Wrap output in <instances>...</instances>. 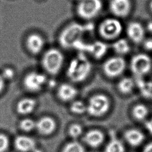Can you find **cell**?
Listing matches in <instances>:
<instances>
[{"mask_svg":"<svg viewBox=\"0 0 152 152\" xmlns=\"http://www.w3.org/2000/svg\"><path fill=\"white\" fill-rule=\"evenodd\" d=\"M147 30H148L149 31L152 32V21H150V22L147 24Z\"/></svg>","mask_w":152,"mask_h":152,"instance_id":"cell-35","label":"cell"},{"mask_svg":"<svg viewBox=\"0 0 152 152\" xmlns=\"http://www.w3.org/2000/svg\"><path fill=\"white\" fill-rule=\"evenodd\" d=\"M142 152H152V142L148 143L144 147Z\"/></svg>","mask_w":152,"mask_h":152,"instance_id":"cell-33","label":"cell"},{"mask_svg":"<svg viewBox=\"0 0 152 152\" xmlns=\"http://www.w3.org/2000/svg\"><path fill=\"white\" fill-rule=\"evenodd\" d=\"M56 128V121L50 116H42L36 121V130L42 135H51L55 132Z\"/></svg>","mask_w":152,"mask_h":152,"instance_id":"cell-11","label":"cell"},{"mask_svg":"<svg viewBox=\"0 0 152 152\" xmlns=\"http://www.w3.org/2000/svg\"><path fill=\"white\" fill-rule=\"evenodd\" d=\"M45 45L44 38L39 34L33 33L26 38V45L28 50L32 54L39 53L43 49Z\"/></svg>","mask_w":152,"mask_h":152,"instance_id":"cell-12","label":"cell"},{"mask_svg":"<svg viewBox=\"0 0 152 152\" xmlns=\"http://www.w3.org/2000/svg\"><path fill=\"white\" fill-rule=\"evenodd\" d=\"M107 50L106 44L101 42H96L92 44L87 45L86 51L91 53L96 58H100L103 56Z\"/></svg>","mask_w":152,"mask_h":152,"instance_id":"cell-19","label":"cell"},{"mask_svg":"<svg viewBox=\"0 0 152 152\" xmlns=\"http://www.w3.org/2000/svg\"><path fill=\"white\" fill-rule=\"evenodd\" d=\"M48 82L45 74L37 71H30L24 76L23 84L24 88L33 93L40 91Z\"/></svg>","mask_w":152,"mask_h":152,"instance_id":"cell-9","label":"cell"},{"mask_svg":"<svg viewBox=\"0 0 152 152\" xmlns=\"http://www.w3.org/2000/svg\"><path fill=\"white\" fill-rule=\"evenodd\" d=\"M37 102L31 97H24L20 99L17 103L16 110L21 115H28L31 113L36 107Z\"/></svg>","mask_w":152,"mask_h":152,"instance_id":"cell-17","label":"cell"},{"mask_svg":"<svg viewBox=\"0 0 152 152\" xmlns=\"http://www.w3.org/2000/svg\"><path fill=\"white\" fill-rule=\"evenodd\" d=\"M131 2L129 0H110L109 9L110 12L118 17H124L130 12Z\"/></svg>","mask_w":152,"mask_h":152,"instance_id":"cell-13","label":"cell"},{"mask_svg":"<svg viewBox=\"0 0 152 152\" xmlns=\"http://www.w3.org/2000/svg\"><path fill=\"white\" fill-rule=\"evenodd\" d=\"M125 141L131 146H138L144 140V134L138 129L130 128L126 130L124 134Z\"/></svg>","mask_w":152,"mask_h":152,"instance_id":"cell-18","label":"cell"},{"mask_svg":"<svg viewBox=\"0 0 152 152\" xmlns=\"http://www.w3.org/2000/svg\"><path fill=\"white\" fill-rule=\"evenodd\" d=\"M125 60L121 56L110 57L106 59L102 66L104 74L109 78H116L120 76L126 68Z\"/></svg>","mask_w":152,"mask_h":152,"instance_id":"cell-8","label":"cell"},{"mask_svg":"<svg viewBox=\"0 0 152 152\" xmlns=\"http://www.w3.org/2000/svg\"><path fill=\"white\" fill-rule=\"evenodd\" d=\"M83 140L87 145L95 148L103 144L104 140V135L100 129H92L84 135Z\"/></svg>","mask_w":152,"mask_h":152,"instance_id":"cell-15","label":"cell"},{"mask_svg":"<svg viewBox=\"0 0 152 152\" xmlns=\"http://www.w3.org/2000/svg\"><path fill=\"white\" fill-rule=\"evenodd\" d=\"M68 135L73 140H76L82 135L83 133V126L77 123H74L69 125L68 129Z\"/></svg>","mask_w":152,"mask_h":152,"instance_id":"cell-28","label":"cell"},{"mask_svg":"<svg viewBox=\"0 0 152 152\" xmlns=\"http://www.w3.org/2000/svg\"><path fill=\"white\" fill-rule=\"evenodd\" d=\"M70 111L75 115H82L87 112V104L80 100H74L69 106Z\"/></svg>","mask_w":152,"mask_h":152,"instance_id":"cell-26","label":"cell"},{"mask_svg":"<svg viewBox=\"0 0 152 152\" xmlns=\"http://www.w3.org/2000/svg\"><path fill=\"white\" fill-rule=\"evenodd\" d=\"M144 126L146 130L152 135V117L147 119L144 121Z\"/></svg>","mask_w":152,"mask_h":152,"instance_id":"cell-32","label":"cell"},{"mask_svg":"<svg viewBox=\"0 0 152 152\" xmlns=\"http://www.w3.org/2000/svg\"><path fill=\"white\" fill-rule=\"evenodd\" d=\"M78 94V90L69 83H62L58 88L57 96L63 102H72Z\"/></svg>","mask_w":152,"mask_h":152,"instance_id":"cell-16","label":"cell"},{"mask_svg":"<svg viewBox=\"0 0 152 152\" xmlns=\"http://www.w3.org/2000/svg\"><path fill=\"white\" fill-rule=\"evenodd\" d=\"M133 118L138 121H145L149 113L147 106L142 103H138L134 106L131 111Z\"/></svg>","mask_w":152,"mask_h":152,"instance_id":"cell-21","label":"cell"},{"mask_svg":"<svg viewBox=\"0 0 152 152\" xmlns=\"http://www.w3.org/2000/svg\"><path fill=\"white\" fill-rule=\"evenodd\" d=\"M15 74V70L12 67L7 66L3 69L1 75L5 80H11L14 78Z\"/></svg>","mask_w":152,"mask_h":152,"instance_id":"cell-29","label":"cell"},{"mask_svg":"<svg viewBox=\"0 0 152 152\" xmlns=\"http://www.w3.org/2000/svg\"><path fill=\"white\" fill-rule=\"evenodd\" d=\"M64 56L62 52L56 48H50L42 56V65L44 69L50 75H56L61 70Z\"/></svg>","mask_w":152,"mask_h":152,"instance_id":"cell-2","label":"cell"},{"mask_svg":"<svg viewBox=\"0 0 152 152\" xmlns=\"http://www.w3.org/2000/svg\"><path fill=\"white\" fill-rule=\"evenodd\" d=\"M36 121L30 118H24L18 124L19 128L23 132H29L36 129Z\"/></svg>","mask_w":152,"mask_h":152,"instance_id":"cell-27","label":"cell"},{"mask_svg":"<svg viewBox=\"0 0 152 152\" xmlns=\"http://www.w3.org/2000/svg\"><path fill=\"white\" fill-rule=\"evenodd\" d=\"M14 145L19 152H33L37 148L34 139L26 135L17 136L14 139Z\"/></svg>","mask_w":152,"mask_h":152,"instance_id":"cell-10","label":"cell"},{"mask_svg":"<svg viewBox=\"0 0 152 152\" xmlns=\"http://www.w3.org/2000/svg\"><path fill=\"white\" fill-rule=\"evenodd\" d=\"M122 31L121 21L115 18L103 20L99 26L98 31L100 36L106 40H115L119 36Z\"/></svg>","mask_w":152,"mask_h":152,"instance_id":"cell-5","label":"cell"},{"mask_svg":"<svg viewBox=\"0 0 152 152\" xmlns=\"http://www.w3.org/2000/svg\"><path fill=\"white\" fill-rule=\"evenodd\" d=\"M8 137L4 134H0V152H5L9 147Z\"/></svg>","mask_w":152,"mask_h":152,"instance_id":"cell-30","label":"cell"},{"mask_svg":"<svg viewBox=\"0 0 152 152\" xmlns=\"http://www.w3.org/2000/svg\"><path fill=\"white\" fill-rule=\"evenodd\" d=\"M152 62L151 58L145 53H137L132 56L130 62L132 72L137 78H142L151 70Z\"/></svg>","mask_w":152,"mask_h":152,"instance_id":"cell-7","label":"cell"},{"mask_svg":"<svg viewBox=\"0 0 152 152\" xmlns=\"http://www.w3.org/2000/svg\"><path fill=\"white\" fill-rule=\"evenodd\" d=\"M84 31L83 26L77 23H72L65 27L61 32L59 42L64 48H74L75 43L81 40Z\"/></svg>","mask_w":152,"mask_h":152,"instance_id":"cell-3","label":"cell"},{"mask_svg":"<svg viewBox=\"0 0 152 152\" xmlns=\"http://www.w3.org/2000/svg\"><path fill=\"white\" fill-rule=\"evenodd\" d=\"M87 104V112L91 116L100 117L107 113L110 107L109 97L104 94L92 96Z\"/></svg>","mask_w":152,"mask_h":152,"instance_id":"cell-4","label":"cell"},{"mask_svg":"<svg viewBox=\"0 0 152 152\" xmlns=\"http://www.w3.org/2000/svg\"><path fill=\"white\" fill-rule=\"evenodd\" d=\"M124 143L118 138L112 137L105 146L104 152H125Z\"/></svg>","mask_w":152,"mask_h":152,"instance_id":"cell-22","label":"cell"},{"mask_svg":"<svg viewBox=\"0 0 152 152\" xmlns=\"http://www.w3.org/2000/svg\"><path fill=\"white\" fill-rule=\"evenodd\" d=\"M103 3L101 0H80L76 11L77 15L84 20H91L101 12Z\"/></svg>","mask_w":152,"mask_h":152,"instance_id":"cell-6","label":"cell"},{"mask_svg":"<svg viewBox=\"0 0 152 152\" xmlns=\"http://www.w3.org/2000/svg\"><path fill=\"white\" fill-rule=\"evenodd\" d=\"M112 48L119 56L127 54L131 50L129 42L125 39H116L113 43Z\"/></svg>","mask_w":152,"mask_h":152,"instance_id":"cell-23","label":"cell"},{"mask_svg":"<svg viewBox=\"0 0 152 152\" xmlns=\"http://www.w3.org/2000/svg\"><path fill=\"white\" fill-rule=\"evenodd\" d=\"M150 7L151 10L152 11V1H151V2H150Z\"/></svg>","mask_w":152,"mask_h":152,"instance_id":"cell-36","label":"cell"},{"mask_svg":"<svg viewBox=\"0 0 152 152\" xmlns=\"http://www.w3.org/2000/svg\"><path fill=\"white\" fill-rule=\"evenodd\" d=\"M142 45L145 50L152 51V38L144 39L142 41Z\"/></svg>","mask_w":152,"mask_h":152,"instance_id":"cell-31","label":"cell"},{"mask_svg":"<svg viewBox=\"0 0 152 152\" xmlns=\"http://www.w3.org/2000/svg\"><path fill=\"white\" fill-rule=\"evenodd\" d=\"M135 85V81L134 79L126 77L121 78L119 81L117 88L122 94H128L132 92Z\"/></svg>","mask_w":152,"mask_h":152,"instance_id":"cell-20","label":"cell"},{"mask_svg":"<svg viewBox=\"0 0 152 152\" xmlns=\"http://www.w3.org/2000/svg\"><path fill=\"white\" fill-rule=\"evenodd\" d=\"M135 83L142 96L147 98H152V82L144 81L142 78H139L135 80Z\"/></svg>","mask_w":152,"mask_h":152,"instance_id":"cell-24","label":"cell"},{"mask_svg":"<svg viewBox=\"0 0 152 152\" xmlns=\"http://www.w3.org/2000/svg\"><path fill=\"white\" fill-rule=\"evenodd\" d=\"M126 33L129 39L135 43H140L144 40L145 31L142 26L137 21L131 22L126 28Z\"/></svg>","mask_w":152,"mask_h":152,"instance_id":"cell-14","label":"cell"},{"mask_svg":"<svg viewBox=\"0 0 152 152\" xmlns=\"http://www.w3.org/2000/svg\"><path fill=\"white\" fill-rule=\"evenodd\" d=\"M5 81V80L4 79V78L2 77L1 74H0V93L3 90V89L4 88Z\"/></svg>","mask_w":152,"mask_h":152,"instance_id":"cell-34","label":"cell"},{"mask_svg":"<svg viewBox=\"0 0 152 152\" xmlns=\"http://www.w3.org/2000/svg\"><path fill=\"white\" fill-rule=\"evenodd\" d=\"M92 71L90 61L84 55H78L69 62L66 69V75L74 83H81L86 80Z\"/></svg>","mask_w":152,"mask_h":152,"instance_id":"cell-1","label":"cell"},{"mask_svg":"<svg viewBox=\"0 0 152 152\" xmlns=\"http://www.w3.org/2000/svg\"><path fill=\"white\" fill-rule=\"evenodd\" d=\"M61 152H86V150L81 142L74 140L67 142L62 148Z\"/></svg>","mask_w":152,"mask_h":152,"instance_id":"cell-25","label":"cell"}]
</instances>
